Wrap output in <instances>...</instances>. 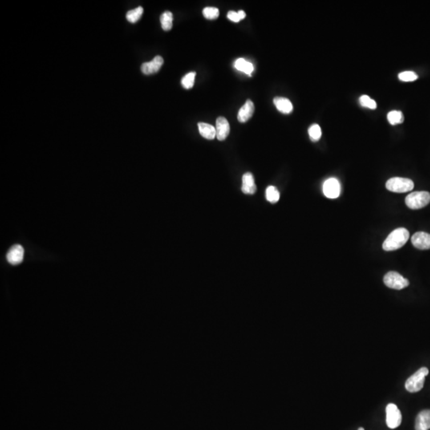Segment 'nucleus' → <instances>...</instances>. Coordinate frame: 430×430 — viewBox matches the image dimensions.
<instances>
[{"label": "nucleus", "mask_w": 430, "mask_h": 430, "mask_svg": "<svg viewBox=\"0 0 430 430\" xmlns=\"http://www.w3.org/2000/svg\"><path fill=\"white\" fill-rule=\"evenodd\" d=\"M430 430V410H423L417 417L415 430Z\"/></svg>", "instance_id": "nucleus-14"}, {"label": "nucleus", "mask_w": 430, "mask_h": 430, "mask_svg": "<svg viewBox=\"0 0 430 430\" xmlns=\"http://www.w3.org/2000/svg\"><path fill=\"white\" fill-rule=\"evenodd\" d=\"M309 134L310 139L313 142L318 141L321 138V135H322L321 127L318 124H317V123L313 124L309 128Z\"/></svg>", "instance_id": "nucleus-23"}, {"label": "nucleus", "mask_w": 430, "mask_h": 430, "mask_svg": "<svg viewBox=\"0 0 430 430\" xmlns=\"http://www.w3.org/2000/svg\"><path fill=\"white\" fill-rule=\"evenodd\" d=\"M386 425L390 429H396L402 424V414L398 406L393 403L387 405L386 408Z\"/></svg>", "instance_id": "nucleus-6"}, {"label": "nucleus", "mask_w": 430, "mask_h": 430, "mask_svg": "<svg viewBox=\"0 0 430 430\" xmlns=\"http://www.w3.org/2000/svg\"><path fill=\"white\" fill-rule=\"evenodd\" d=\"M387 119L390 124L394 125L398 123H402L404 121V115L401 111H391L387 115Z\"/></svg>", "instance_id": "nucleus-21"}, {"label": "nucleus", "mask_w": 430, "mask_h": 430, "mask_svg": "<svg viewBox=\"0 0 430 430\" xmlns=\"http://www.w3.org/2000/svg\"><path fill=\"white\" fill-rule=\"evenodd\" d=\"M412 244L417 249H430V234L425 232H417L411 239Z\"/></svg>", "instance_id": "nucleus-8"}, {"label": "nucleus", "mask_w": 430, "mask_h": 430, "mask_svg": "<svg viewBox=\"0 0 430 430\" xmlns=\"http://www.w3.org/2000/svg\"><path fill=\"white\" fill-rule=\"evenodd\" d=\"M359 103L362 107L368 108L370 109H375L377 108V103L375 101L371 99L368 96H361L360 98H359Z\"/></svg>", "instance_id": "nucleus-25"}, {"label": "nucleus", "mask_w": 430, "mask_h": 430, "mask_svg": "<svg viewBox=\"0 0 430 430\" xmlns=\"http://www.w3.org/2000/svg\"><path fill=\"white\" fill-rule=\"evenodd\" d=\"M385 285L390 289L401 290L408 287L410 285L407 279L404 278L402 275L397 272H389L385 275L383 279Z\"/></svg>", "instance_id": "nucleus-5"}, {"label": "nucleus", "mask_w": 430, "mask_h": 430, "mask_svg": "<svg viewBox=\"0 0 430 430\" xmlns=\"http://www.w3.org/2000/svg\"><path fill=\"white\" fill-rule=\"evenodd\" d=\"M410 233L405 228H398L393 231L385 240L382 248L386 251L397 250L407 242Z\"/></svg>", "instance_id": "nucleus-1"}, {"label": "nucleus", "mask_w": 430, "mask_h": 430, "mask_svg": "<svg viewBox=\"0 0 430 430\" xmlns=\"http://www.w3.org/2000/svg\"><path fill=\"white\" fill-rule=\"evenodd\" d=\"M265 195H266L267 200L271 203H277L280 199V193H279L278 190L273 186H269V187H267Z\"/></svg>", "instance_id": "nucleus-20"}, {"label": "nucleus", "mask_w": 430, "mask_h": 430, "mask_svg": "<svg viewBox=\"0 0 430 430\" xmlns=\"http://www.w3.org/2000/svg\"><path fill=\"white\" fill-rule=\"evenodd\" d=\"M160 22H161L162 28L163 30H171L172 26H173V14L170 11H165L162 14L160 17Z\"/></svg>", "instance_id": "nucleus-18"}, {"label": "nucleus", "mask_w": 430, "mask_h": 430, "mask_svg": "<svg viewBox=\"0 0 430 430\" xmlns=\"http://www.w3.org/2000/svg\"><path fill=\"white\" fill-rule=\"evenodd\" d=\"M163 58L161 56H156L151 62H145L141 66V71L146 75L157 73L163 65Z\"/></svg>", "instance_id": "nucleus-11"}, {"label": "nucleus", "mask_w": 430, "mask_h": 430, "mask_svg": "<svg viewBox=\"0 0 430 430\" xmlns=\"http://www.w3.org/2000/svg\"><path fill=\"white\" fill-rule=\"evenodd\" d=\"M273 103L277 108V110L282 113L289 114L293 110V106L292 102L289 99L285 98H275Z\"/></svg>", "instance_id": "nucleus-15"}, {"label": "nucleus", "mask_w": 430, "mask_h": 430, "mask_svg": "<svg viewBox=\"0 0 430 430\" xmlns=\"http://www.w3.org/2000/svg\"><path fill=\"white\" fill-rule=\"evenodd\" d=\"M429 374L428 368L422 367L419 369L417 372L414 373L413 375L406 380V390L410 393H416L420 391L424 386L425 378Z\"/></svg>", "instance_id": "nucleus-2"}, {"label": "nucleus", "mask_w": 430, "mask_h": 430, "mask_svg": "<svg viewBox=\"0 0 430 430\" xmlns=\"http://www.w3.org/2000/svg\"><path fill=\"white\" fill-rule=\"evenodd\" d=\"M254 112V105L250 100H248L245 105L239 110L237 114V119L241 123H245L248 121Z\"/></svg>", "instance_id": "nucleus-12"}, {"label": "nucleus", "mask_w": 430, "mask_h": 430, "mask_svg": "<svg viewBox=\"0 0 430 430\" xmlns=\"http://www.w3.org/2000/svg\"><path fill=\"white\" fill-rule=\"evenodd\" d=\"M245 11H243V10H240L239 11L235 12L233 11V10H230V11L228 12V14H227V18H229L230 21L234 22H238L241 21V20L244 19L245 18Z\"/></svg>", "instance_id": "nucleus-26"}, {"label": "nucleus", "mask_w": 430, "mask_h": 430, "mask_svg": "<svg viewBox=\"0 0 430 430\" xmlns=\"http://www.w3.org/2000/svg\"><path fill=\"white\" fill-rule=\"evenodd\" d=\"M398 78L402 82H414L418 79V77L414 72L406 71L398 74Z\"/></svg>", "instance_id": "nucleus-27"}, {"label": "nucleus", "mask_w": 430, "mask_h": 430, "mask_svg": "<svg viewBox=\"0 0 430 430\" xmlns=\"http://www.w3.org/2000/svg\"><path fill=\"white\" fill-rule=\"evenodd\" d=\"M430 203V193L427 191H416L407 195L406 204L412 210L422 209Z\"/></svg>", "instance_id": "nucleus-3"}, {"label": "nucleus", "mask_w": 430, "mask_h": 430, "mask_svg": "<svg viewBox=\"0 0 430 430\" xmlns=\"http://www.w3.org/2000/svg\"><path fill=\"white\" fill-rule=\"evenodd\" d=\"M323 194L329 199H336L340 194V184L334 178L328 179L323 183Z\"/></svg>", "instance_id": "nucleus-7"}, {"label": "nucleus", "mask_w": 430, "mask_h": 430, "mask_svg": "<svg viewBox=\"0 0 430 430\" xmlns=\"http://www.w3.org/2000/svg\"><path fill=\"white\" fill-rule=\"evenodd\" d=\"M24 249L22 245H14L9 249L6 260L12 265H17L23 261Z\"/></svg>", "instance_id": "nucleus-9"}, {"label": "nucleus", "mask_w": 430, "mask_h": 430, "mask_svg": "<svg viewBox=\"0 0 430 430\" xmlns=\"http://www.w3.org/2000/svg\"><path fill=\"white\" fill-rule=\"evenodd\" d=\"M195 76H196V73L195 72H191V73L186 74L182 78L181 83L183 88H185L186 90H190L193 87L194 84H195Z\"/></svg>", "instance_id": "nucleus-22"}, {"label": "nucleus", "mask_w": 430, "mask_h": 430, "mask_svg": "<svg viewBox=\"0 0 430 430\" xmlns=\"http://www.w3.org/2000/svg\"><path fill=\"white\" fill-rule=\"evenodd\" d=\"M358 430H365L363 428H359Z\"/></svg>", "instance_id": "nucleus-28"}, {"label": "nucleus", "mask_w": 430, "mask_h": 430, "mask_svg": "<svg viewBox=\"0 0 430 430\" xmlns=\"http://www.w3.org/2000/svg\"><path fill=\"white\" fill-rule=\"evenodd\" d=\"M215 128H216V137L220 141L225 140L229 135L230 127H229V122L225 117L220 116L217 118Z\"/></svg>", "instance_id": "nucleus-10"}, {"label": "nucleus", "mask_w": 430, "mask_h": 430, "mask_svg": "<svg viewBox=\"0 0 430 430\" xmlns=\"http://www.w3.org/2000/svg\"><path fill=\"white\" fill-rule=\"evenodd\" d=\"M143 13V8L142 6H139V7L135 8L134 10L127 11V14H126V18H127L128 22H131V23H135V22H137L139 18H141Z\"/></svg>", "instance_id": "nucleus-19"}, {"label": "nucleus", "mask_w": 430, "mask_h": 430, "mask_svg": "<svg viewBox=\"0 0 430 430\" xmlns=\"http://www.w3.org/2000/svg\"><path fill=\"white\" fill-rule=\"evenodd\" d=\"M241 191L245 195H253L257 191V187L255 184L253 174L249 172L244 174L242 177Z\"/></svg>", "instance_id": "nucleus-13"}, {"label": "nucleus", "mask_w": 430, "mask_h": 430, "mask_svg": "<svg viewBox=\"0 0 430 430\" xmlns=\"http://www.w3.org/2000/svg\"><path fill=\"white\" fill-rule=\"evenodd\" d=\"M235 69H237L239 71L243 72L245 74H248L249 77H251V74L254 70L253 64L248 62L244 58H238L234 62Z\"/></svg>", "instance_id": "nucleus-17"}, {"label": "nucleus", "mask_w": 430, "mask_h": 430, "mask_svg": "<svg viewBox=\"0 0 430 430\" xmlns=\"http://www.w3.org/2000/svg\"><path fill=\"white\" fill-rule=\"evenodd\" d=\"M203 14L207 19H216L219 16V10L217 8L207 6L203 9Z\"/></svg>", "instance_id": "nucleus-24"}, {"label": "nucleus", "mask_w": 430, "mask_h": 430, "mask_svg": "<svg viewBox=\"0 0 430 430\" xmlns=\"http://www.w3.org/2000/svg\"><path fill=\"white\" fill-rule=\"evenodd\" d=\"M386 189L395 193H406L414 189V182L406 178L394 177L386 182Z\"/></svg>", "instance_id": "nucleus-4"}, {"label": "nucleus", "mask_w": 430, "mask_h": 430, "mask_svg": "<svg viewBox=\"0 0 430 430\" xmlns=\"http://www.w3.org/2000/svg\"><path fill=\"white\" fill-rule=\"evenodd\" d=\"M199 131L203 137L207 139H214L216 137V128L207 123H199Z\"/></svg>", "instance_id": "nucleus-16"}]
</instances>
